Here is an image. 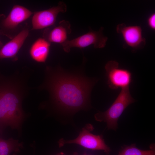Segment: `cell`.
Masks as SVG:
<instances>
[{"label": "cell", "mask_w": 155, "mask_h": 155, "mask_svg": "<svg viewBox=\"0 0 155 155\" xmlns=\"http://www.w3.org/2000/svg\"><path fill=\"white\" fill-rule=\"evenodd\" d=\"M32 13L30 10L24 6L14 5L8 16L1 22L0 34L8 36L10 31L28 18Z\"/></svg>", "instance_id": "8"}, {"label": "cell", "mask_w": 155, "mask_h": 155, "mask_svg": "<svg viewBox=\"0 0 155 155\" xmlns=\"http://www.w3.org/2000/svg\"><path fill=\"white\" fill-rule=\"evenodd\" d=\"M44 73L43 82L38 89L46 91L57 108L73 113L89 106L95 80L67 72L59 66H47Z\"/></svg>", "instance_id": "1"}, {"label": "cell", "mask_w": 155, "mask_h": 155, "mask_svg": "<svg viewBox=\"0 0 155 155\" xmlns=\"http://www.w3.org/2000/svg\"><path fill=\"white\" fill-rule=\"evenodd\" d=\"M13 155H16L15 154H13Z\"/></svg>", "instance_id": "18"}, {"label": "cell", "mask_w": 155, "mask_h": 155, "mask_svg": "<svg viewBox=\"0 0 155 155\" xmlns=\"http://www.w3.org/2000/svg\"><path fill=\"white\" fill-rule=\"evenodd\" d=\"M67 10L65 3L60 1L57 6L35 12L32 19V30L42 29L53 25L58 14L60 12L65 13Z\"/></svg>", "instance_id": "7"}, {"label": "cell", "mask_w": 155, "mask_h": 155, "mask_svg": "<svg viewBox=\"0 0 155 155\" xmlns=\"http://www.w3.org/2000/svg\"><path fill=\"white\" fill-rule=\"evenodd\" d=\"M3 45V43L0 40V50L2 48Z\"/></svg>", "instance_id": "16"}, {"label": "cell", "mask_w": 155, "mask_h": 155, "mask_svg": "<svg viewBox=\"0 0 155 155\" xmlns=\"http://www.w3.org/2000/svg\"><path fill=\"white\" fill-rule=\"evenodd\" d=\"M135 100L131 96L129 87L121 89V90L112 104L104 112H100L94 116L98 121L106 123L108 129L116 130L118 120L125 109Z\"/></svg>", "instance_id": "3"}, {"label": "cell", "mask_w": 155, "mask_h": 155, "mask_svg": "<svg viewBox=\"0 0 155 155\" xmlns=\"http://www.w3.org/2000/svg\"><path fill=\"white\" fill-rule=\"evenodd\" d=\"M30 89L27 80L20 74L0 75V126H19L24 116L22 101Z\"/></svg>", "instance_id": "2"}, {"label": "cell", "mask_w": 155, "mask_h": 155, "mask_svg": "<svg viewBox=\"0 0 155 155\" xmlns=\"http://www.w3.org/2000/svg\"><path fill=\"white\" fill-rule=\"evenodd\" d=\"M59 155H62L61 154Z\"/></svg>", "instance_id": "19"}, {"label": "cell", "mask_w": 155, "mask_h": 155, "mask_svg": "<svg viewBox=\"0 0 155 155\" xmlns=\"http://www.w3.org/2000/svg\"><path fill=\"white\" fill-rule=\"evenodd\" d=\"M104 28L101 27L98 31L90 30L88 32L71 40H67L61 44L64 51L69 52L72 48H83L93 45L95 48L105 47L108 38L103 34Z\"/></svg>", "instance_id": "5"}, {"label": "cell", "mask_w": 155, "mask_h": 155, "mask_svg": "<svg viewBox=\"0 0 155 155\" xmlns=\"http://www.w3.org/2000/svg\"><path fill=\"white\" fill-rule=\"evenodd\" d=\"M29 34L28 29L21 31L0 50V59L13 58L16 56Z\"/></svg>", "instance_id": "10"}, {"label": "cell", "mask_w": 155, "mask_h": 155, "mask_svg": "<svg viewBox=\"0 0 155 155\" xmlns=\"http://www.w3.org/2000/svg\"><path fill=\"white\" fill-rule=\"evenodd\" d=\"M150 148L148 150H142L137 148L135 144H133L124 146L117 155H155V144H151Z\"/></svg>", "instance_id": "13"}, {"label": "cell", "mask_w": 155, "mask_h": 155, "mask_svg": "<svg viewBox=\"0 0 155 155\" xmlns=\"http://www.w3.org/2000/svg\"><path fill=\"white\" fill-rule=\"evenodd\" d=\"M71 155H78V154L76 152H75L73 154ZM83 155H87V154H85Z\"/></svg>", "instance_id": "17"}, {"label": "cell", "mask_w": 155, "mask_h": 155, "mask_svg": "<svg viewBox=\"0 0 155 155\" xmlns=\"http://www.w3.org/2000/svg\"><path fill=\"white\" fill-rule=\"evenodd\" d=\"M93 129L92 125H87L83 128L75 139L69 140L60 139L58 142L59 146H63L67 144H75L88 149L102 150L106 154H109L110 148L106 144L102 135H95L90 133Z\"/></svg>", "instance_id": "4"}, {"label": "cell", "mask_w": 155, "mask_h": 155, "mask_svg": "<svg viewBox=\"0 0 155 155\" xmlns=\"http://www.w3.org/2000/svg\"><path fill=\"white\" fill-rule=\"evenodd\" d=\"M51 43L44 38H39L32 44L29 50L31 58L35 61L44 63L48 57Z\"/></svg>", "instance_id": "12"}, {"label": "cell", "mask_w": 155, "mask_h": 155, "mask_svg": "<svg viewBox=\"0 0 155 155\" xmlns=\"http://www.w3.org/2000/svg\"><path fill=\"white\" fill-rule=\"evenodd\" d=\"M21 146L17 140L11 138L5 140L0 137V155H9L13 152H17Z\"/></svg>", "instance_id": "14"}, {"label": "cell", "mask_w": 155, "mask_h": 155, "mask_svg": "<svg viewBox=\"0 0 155 155\" xmlns=\"http://www.w3.org/2000/svg\"><path fill=\"white\" fill-rule=\"evenodd\" d=\"M116 30L118 33L122 35L126 44L132 48L133 52L144 47L146 39L143 37L140 26H128L122 23L117 25Z\"/></svg>", "instance_id": "9"}, {"label": "cell", "mask_w": 155, "mask_h": 155, "mask_svg": "<svg viewBox=\"0 0 155 155\" xmlns=\"http://www.w3.org/2000/svg\"><path fill=\"white\" fill-rule=\"evenodd\" d=\"M105 68L109 87L112 89L129 87L132 80L131 72L119 67V63L110 61L106 64Z\"/></svg>", "instance_id": "6"}, {"label": "cell", "mask_w": 155, "mask_h": 155, "mask_svg": "<svg viewBox=\"0 0 155 155\" xmlns=\"http://www.w3.org/2000/svg\"><path fill=\"white\" fill-rule=\"evenodd\" d=\"M71 24L65 20L59 22L58 26L52 30L45 29L43 33V38L51 42L61 44L67 40V36L71 32Z\"/></svg>", "instance_id": "11"}, {"label": "cell", "mask_w": 155, "mask_h": 155, "mask_svg": "<svg viewBox=\"0 0 155 155\" xmlns=\"http://www.w3.org/2000/svg\"><path fill=\"white\" fill-rule=\"evenodd\" d=\"M155 14L153 13L148 18V24L149 27L152 29H155Z\"/></svg>", "instance_id": "15"}]
</instances>
